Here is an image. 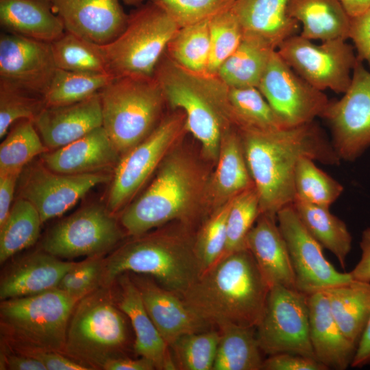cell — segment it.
<instances>
[{"instance_id": "obj_1", "label": "cell", "mask_w": 370, "mask_h": 370, "mask_svg": "<svg viewBox=\"0 0 370 370\" xmlns=\"http://www.w3.org/2000/svg\"><path fill=\"white\" fill-rule=\"evenodd\" d=\"M238 130L258 194L260 214L276 216L293 204L295 175L301 158L326 165H338L341 161L315 121L273 131Z\"/></svg>"}, {"instance_id": "obj_2", "label": "cell", "mask_w": 370, "mask_h": 370, "mask_svg": "<svg viewBox=\"0 0 370 370\" xmlns=\"http://www.w3.org/2000/svg\"><path fill=\"white\" fill-rule=\"evenodd\" d=\"M270 288L245 248L220 258L202 272L182 297L214 327L229 322L256 328Z\"/></svg>"}, {"instance_id": "obj_3", "label": "cell", "mask_w": 370, "mask_h": 370, "mask_svg": "<svg viewBox=\"0 0 370 370\" xmlns=\"http://www.w3.org/2000/svg\"><path fill=\"white\" fill-rule=\"evenodd\" d=\"M190 224L156 230L115 248L104 258L103 286L120 275L151 276L164 288L182 295L201 273Z\"/></svg>"}, {"instance_id": "obj_4", "label": "cell", "mask_w": 370, "mask_h": 370, "mask_svg": "<svg viewBox=\"0 0 370 370\" xmlns=\"http://www.w3.org/2000/svg\"><path fill=\"white\" fill-rule=\"evenodd\" d=\"M208 190L207 180L196 162L184 153L171 151L151 184L123 210L119 222L132 237L172 221L192 225Z\"/></svg>"}, {"instance_id": "obj_5", "label": "cell", "mask_w": 370, "mask_h": 370, "mask_svg": "<svg viewBox=\"0 0 370 370\" xmlns=\"http://www.w3.org/2000/svg\"><path fill=\"white\" fill-rule=\"evenodd\" d=\"M166 103L181 110L188 132L207 158L217 159L223 132L234 127L227 103L228 86L217 75L190 71L164 53L154 71Z\"/></svg>"}, {"instance_id": "obj_6", "label": "cell", "mask_w": 370, "mask_h": 370, "mask_svg": "<svg viewBox=\"0 0 370 370\" xmlns=\"http://www.w3.org/2000/svg\"><path fill=\"white\" fill-rule=\"evenodd\" d=\"M127 317L118 306L110 286H100L80 299L71 315L64 354L89 369H103L126 356Z\"/></svg>"}, {"instance_id": "obj_7", "label": "cell", "mask_w": 370, "mask_h": 370, "mask_svg": "<svg viewBox=\"0 0 370 370\" xmlns=\"http://www.w3.org/2000/svg\"><path fill=\"white\" fill-rule=\"evenodd\" d=\"M78 301L57 288L1 301V341L14 351L64 354L69 319Z\"/></svg>"}, {"instance_id": "obj_8", "label": "cell", "mask_w": 370, "mask_h": 370, "mask_svg": "<svg viewBox=\"0 0 370 370\" xmlns=\"http://www.w3.org/2000/svg\"><path fill=\"white\" fill-rule=\"evenodd\" d=\"M103 127L121 158L162 119L166 101L153 77H114L99 91Z\"/></svg>"}, {"instance_id": "obj_9", "label": "cell", "mask_w": 370, "mask_h": 370, "mask_svg": "<svg viewBox=\"0 0 370 370\" xmlns=\"http://www.w3.org/2000/svg\"><path fill=\"white\" fill-rule=\"evenodd\" d=\"M179 29L156 4L148 0L128 14L125 28L110 42L99 45L114 77H153L167 45Z\"/></svg>"}, {"instance_id": "obj_10", "label": "cell", "mask_w": 370, "mask_h": 370, "mask_svg": "<svg viewBox=\"0 0 370 370\" xmlns=\"http://www.w3.org/2000/svg\"><path fill=\"white\" fill-rule=\"evenodd\" d=\"M187 130L181 110L164 116L153 131L123 156L114 170L106 206L115 214L129 202Z\"/></svg>"}, {"instance_id": "obj_11", "label": "cell", "mask_w": 370, "mask_h": 370, "mask_svg": "<svg viewBox=\"0 0 370 370\" xmlns=\"http://www.w3.org/2000/svg\"><path fill=\"white\" fill-rule=\"evenodd\" d=\"M125 234L106 206L92 204L51 227L41 249L61 259L105 256L116 248Z\"/></svg>"}, {"instance_id": "obj_12", "label": "cell", "mask_w": 370, "mask_h": 370, "mask_svg": "<svg viewBox=\"0 0 370 370\" xmlns=\"http://www.w3.org/2000/svg\"><path fill=\"white\" fill-rule=\"evenodd\" d=\"M256 335L262 352L269 356L292 353L315 358L307 295L295 288L271 286Z\"/></svg>"}, {"instance_id": "obj_13", "label": "cell", "mask_w": 370, "mask_h": 370, "mask_svg": "<svg viewBox=\"0 0 370 370\" xmlns=\"http://www.w3.org/2000/svg\"><path fill=\"white\" fill-rule=\"evenodd\" d=\"M300 34L289 37L276 51L283 60L314 88L344 93L358 61L354 48L343 39L316 45Z\"/></svg>"}, {"instance_id": "obj_14", "label": "cell", "mask_w": 370, "mask_h": 370, "mask_svg": "<svg viewBox=\"0 0 370 370\" xmlns=\"http://www.w3.org/2000/svg\"><path fill=\"white\" fill-rule=\"evenodd\" d=\"M341 160L352 162L370 147V71L358 59L350 85L338 100L330 101L322 116Z\"/></svg>"}, {"instance_id": "obj_15", "label": "cell", "mask_w": 370, "mask_h": 370, "mask_svg": "<svg viewBox=\"0 0 370 370\" xmlns=\"http://www.w3.org/2000/svg\"><path fill=\"white\" fill-rule=\"evenodd\" d=\"M112 178L108 173H60L47 168L41 160L31 162L19 176L18 197L34 205L43 223L61 216L92 188Z\"/></svg>"}, {"instance_id": "obj_16", "label": "cell", "mask_w": 370, "mask_h": 370, "mask_svg": "<svg viewBox=\"0 0 370 370\" xmlns=\"http://www.w3.org/2000/svg\"><path fill=\"white\" fill-rule=\"evenodd\" d=\"M286 127L322 118L330 100L304 80L275 50L258 86Z\"/></svg>"}, {"instance_id": "obj_17", "label": "cell", "mask_w": 370, "mask_h": 370, "mask_svg": "<svg viewBox=\"0 0 370 370\" xmlns=\"http://www.w3.org/2000/svg\"><path fill=\"white\" fill-rule=\"evenodd\" d=\"M276 219L286 243L297 290L308 295L353 281L349 272L338 271L326 259L323 247L304 226L292 204L279 210Z\"/></svg>"}, {"instance_id": "obj_18", "label": "cell", "mask_w": 370, "mask_h": 370, "mask_svg": "<svg viewBox=\"0 0 370 370\" xmlns=\"http://www.w3.org/2000/svg\"><path fill=\"white\" fill-rule=\"evenodd\" d=\"M57 69L50 42L1 34L0 81L44 97Z\"/></svg>"}, {"instance_id": "obj_19", "label": "cell", "mask_w": 370, "mask_h": 370, "mask_svg": "<svg viewBox=\"0 0 370 370\" xmlns=\"http://www.w3.org/2000/svg\"><path fill=\"white\" fill-rule=\"evenodd\" d=\"M158 332L170 346L180 336L214 326L197 314L177 293L147 275L129 273Z\"/></svg>"}, {"instance_id": "obj_20", "label": "cell", "mask_w": 370, "mask_h": 370, "mask_svg": "<svg viewBox=\"0 0 370 370\" xmlns=\"http://www.w3.org/2000/svg\"><path fill=\"white\" fill-rule=\"evenodd\" d=\"M65 31L103 45L126 27L128 14L120 0H49Z\"/></svg>"}, {"instance_id": "obj_21", "label": "cell", "mask_w": 370, "mask_h": 370, "mask_svg": "<svg viewBox=\"0 0 370 370\" xmlns=\"http://www.w3.org/2000/svg\"><path fill=\"white\" fill-rule=\"evenodd\" d=\"M111 287L115 301L131 323L134 353L150 360L158 370H176L169 346L149 317L140 291L129 273L119 275Z\"/></svg>"}, {"instance_id": "obj_22", "label": "cell", "mask_w": 370, "mask_h": 370, "mask_svg": "<svg viewBox=\"0 0 370 370\" xmlns=\"http://www.w3.org/2000/svg\"><path fill=\"white\" fill-rule=\"evenodd\" d=\"M34 123L49 151L65 146L103 125L99 92L74 103L45 106Z\"/></svg>"}, {"instance_id": "obj_23", "label": "cell", "mask_w": 370, "mask_h": 370, "mask_svg": "<svg viewBox=\"0 0 370 370\" xmlns=\"http://www.w3.org/2000/svg\"><path fill=\"white\" fill-rule=\"evenodd\" d=\"M121 156L103 126L56 149L40 155L49 169L64 174L108 173L115 169Z\"/></svg>"}, {"instance_id": "obj_24", "label": "cell", "mask_w": 370, "mask_h": 370, "mask_svg": "<svg viewBox=\"0 0 370 370\" xmlns=\"http://www.w3.org/2000/svg\"><path fill=\"white\" fill-rule=\"evenodd\" d=\"M74 262L40 249L12 262L1 273V301L29 296L57 288Z\"/></svg>"}, {"instance_id": "obj_25", "label": "cell", "mask_w": 370, "mask_h": 370, "mask_svg": "<svg viewBox=\"0 0 370 370\" xmlns=\"http://www.w3.org/2000/svg\"><path fill=\"white\" fill-rule=\"evenodd\" d=\"M310 338L315 358L328 369L351 367L357 346L343 333L321 291L307 295Z\"/></svg>"}, {"instance_id": "obj_26", "label": "cell", "mask_w": 370, "mask_h": 370, "mask_svg": "<svg viewBox=\"0 0 370 370\" xmlns=\"http://www.w3.org/2000/svg\"><path fill=\"white\" fill-rule=\"evenodd\" d=\"M245 246L270 287L280 285L297 289L288 248L276 216L260 214L247 235Z\"/></svg>"}, {"instance_id": "obj_27", "label": "cell", "mask_w": 370, "mask_h": 370, "mask_svg": "<svg viewBox=\"0 0 370 370\" xmlns=\"http://www.w3.org/2000/svg\"><path fill=\"white\" fill-rule=\"evenodd\" d=\"M288 0H235L231 9L243 36L255 38L274 49L298 34L299 23L286 12Z\"/></svg>"}, {"instance_id": "obj_28", "label": "cell", "mask_w": 370, "mask_h": 370, "mask_svg": "<svg viewBox=\"0 0 370 370\" xmlns=\"http://www.w3.org/2000/svg\"><path fill=\"white\" fill-rule=\"evenodd\" d=\"M217 160L208 190L214 210L254 185L236 127H232L223 132Z\"/></svg>"}, {"instance_id": "obj_29", "label": "cell", "mask_w": 370, "mask_h": 370, "mask_svg": "<svg viewBox=\"0 0 370 370\" xmlns=\"http://www.w3.org/2000/svg\"><path fill=\"white\" fill-rule=\"evenodd\" d=\"M0 24L5 32L50 43L65 32L49 0H0Z\"/></svg>"}, {"instance_id": "obj_30", "label": "cell", "mask_w": 370, "mask_h": 370, "mask_svg": "<svg viewBox=\"0 0 370 370\" xmlns=\"http://www.w3.org/2000/svg\"><path fill=\"white\" fill-rule=\"evenodd\" d=\"M286 12L301 25L299 34L307 39L349 38L350 17L340 0H288Z\"/></svg>"}, {"instance_id": "obj_31", "label": "cell", "mask_w": 370, "mask_h": 370, "mask_svg": "<svg viewBox=\"0 0 370 370\" xmlns=\"http://www.w3.org/2000/svg\"><path fill=\"white\" fill-rule=\"evenodd\" d=\"M320 291L341 331L357 346L370 317V283L353 280Z\"/></svg>"}, {"instance_id": "obj_32", "label": "cell", "mask_w": 370, "mask_h": 370, "mask_svg": "<svg viewBox=\"0 0 370 370\" xmlns=\"http://www.w3.org/2000/svg\"><path fill=\"white\" fill-rule=\"evenodd\" d=\"M292 205L310 234L345 268L352 244V237L345 223L333 214L330 208L296 199Z\"/></svg>"}, {"instance_id": "obj_33", "label": "cell", "mask_w": 370, "mask_h": 370, "mask_svg": "<svg viewBox=\"0 0 370 370\" xmlns=\"http://www.w3.org/2000/svg\"><path fill=\"white\" fill-rule=\"evenodd\" d=\"M216 328L220 339L212 370H262L255 327L223 322Z\"/></svg>"}, {"instance_id": "obj_34", "label": "cell", "mask_w": 370, "mask_h": 370, "mask_svg": "<svg viewBox=\"0 0 370 370\" xmlns=\"http://www.w3.org/2000/svg\"><path fill=\"white\" fill-rule=\"evenodd\" d=\"M275 50L258 40L243 36L216 75L229 87L258 88Z\"/></svg>"}, {"instance_id": "obj_35", "label": "cell", "mask_w": 370, "mask_h": 370, "mask_svg": "<svg viewBox=\"0 0 370 370\" xmlns=\"http://www.w3.org/2000/svg\"><path fill=\"white\" fill-rule=\"evenodd\" d=\"M228 108L238 130L273 131L286 127L257 87H229Z\"/></svg>"}, {"instance_id": "obj_36", "label": "cell", "mask_w": 370, "mask_h": 370, "mask_svg": "<svg viewBox=\"0 0 370 370\" xmlns=\"http://www.w3.org/2000/svg\"><path fill=\"white\" fill-rule=\"evenodd\" d=\"M42 223L36 208L29 201L18 197L0 225V262L36 243Z\"/></svg>"}, {"instance_id": "obj_37", "label": "cell", "mask_w": 370, "mask_h": 370, "mask_svg": "<svg viewBox=\"0 0 370 370\" xmlns=\"http://www.w3.org/2000/svg\"><path fill=\"white\" fill-rule=\"evenodd\" d=\"M210 49L209 21H206L179 28L165 53L182 67L207 74Z\"/></svg>"}, {"instance_id": "obj_38", "label": "cell", "mask_w": 370, "mask_h": 370, "mask_svg": "<svg viewBox=\"0 0 370 370\" xmlns=\"http://www.w3.org/2000/svg\"><path fill=\"white\" fill-rule=\"evenodd\" d=\"M58 69L79 73H110L99 45L65 31L51 42Z\"/></svg>"}, {"instance_id": "obj_39", "label": "cell", "mask_w": 370, "mask_h": 370, "mask_svg": "<svg viewBox=\"0 0 370 370\" xmlns=\"http://www.w3.org/2000/svg\"><path fill=\"white\" fill-rule=\"evenodd\" d=\"M49 151L32 121L12 125L0 145V172L22 171L37 156Z\"/></svg>"}, {"instance_id": "obj_40", "label": "cell", "mask_w": 370, "mask_h": 370, "mask_svg": "<svg viewBox=\"0 0 370 370\" xmlns=\"http://www.w3.org/2000/svg\"><path fill=\"white\" fill-rule=\"evenodd\" d=\"M114 77L109 73H88L57 69L44 95L46 106H63L84 100L99 92Z\"/></svg>"}, {"instance_id": "obj_41", "label": "cell", "mask_w": 370, "mask_h": 370, "mask_svg": "<svg viewBox=\"0 0 370 370\" xmlns=\"http://www.w3.org/2000/svg\"><path fill=\"white\" fill-rule=\"evenodd\" d=\"M315 162L306 157L299 160L294 180L295 199L330 208L341 197L344 188Z\"/></svg>"}, {"instance_id": "obj_42", "label": "cell", "mask_w": 370, "mask_h": 370, "mask_svg": "<svg viewBox=\"0 0 370 370\" xmlns=\"http://www.w3.org/2000/svg\"><path fill=\"white\" fill-rule=\"evenodd\" d=\"M219 339L220 332L214 328L178 338L170 346L176 369L212 370Z\"/></svg>"}, {"instance_id": "obj_43", "label": "cell", "mask_w": 370, "mask_h": 370, "mask_svg": "<svg viewBox=\"0 0 370 370\" xmlns=\"http://www.w3.org/2000/svg\"><path fill=\"white\" fill-rule=\"evenodd\" d=\"M260 214V200L254 185L234 197L227 217L226 243L221 258L246 248L247 235Z\"/></svg>"}, {"instance_id": "obj_44", "label": "cell", "mask_w": 370, "mask_h": 370, "mask_svg": "<svg viewBox=\"0 0 370 370\" xmlns=\"http://www.w3.org/2000/svg\"><path fill=\"white\" fill-rule=\"evenodd\" d=\"M209 32L210 49L207 74L216 75L221 64L239 46L243 32L231 8L209 20Z\"/></svg>"}, {"instance_id": "obj_45", "label": "cell", "mask_w": 370, "mask_h": 370, "mask_svg": "<svg viewBox=\"0 0 370 370\" xmlns=\"http://www.w3.org/2000/svg\"><path fill=\"white\" fill-rule=\"evenodd\" d=\"M45 106L42 96L0 81V138L18 121L34 122Z\"/></svg>"}, {"instance_id": "obj_46", "label": "cell", "mask_w": 370, "mask_h": 370, "mask_svg": "<svg viewBox=\"0 0 370 370\" xmlns=\"http://www.w3.org/2000/svg\"><path fill=\"white\" fill-rule=\"evenodd\" d=\"M234 198L214 210L195 235V249L202 272L215 264L223 254L227 220Z\"/></svg>"}, {"instance_id": "obj_47", "label": "cell", "mask_w": 370, "mask_h": 370, "mask_svg": "<svg viewBox=\"0 0 370 370\" xmlns=\"http://www.w3.org/2000/svg\"><path fill=\"white\" fill-rule=\"evenodd\" d=\"M162 9L179 28L210 20L230 9L235 0H149Z\"/></svg>"}, {"instance_id": "obj_48", "label": "cell", "mask_w": 370, "mask_h": 370, "mask_svg": "<svg viewBox=\"0 0 370 370\" xmlns=\"http://www.w3.org/2000/svg\"><path fill=\"white\" fill-rule=\"evenodd\" d=\"M104 258V256H95L74 262L62 277L57 288L79 300L102 286Z\"/></svg>"}, {"instance_id": "obj_49", "label": "cell", "mask_w": 370, "mask_h": 370, "mask_svg": "<svg viewBox=\"0 0 370 370\" xmlns=\"http://www.w3.org/2000/svg\"><path fill=\"white\" fill-rule=\"evenodd\" d=\"M316 358L292 353L270 355L263 360L262 370H328Z\"/></svg>"}, {"instance_id": "obj_50", "label": "cell", "mask_w": 370, "mask_h": 370, "mask_svg": "<svg viewBox=\"0 0 370 370\" xmlns=\"http://www.w3.org/2000/svg\"><path fill=\"white\" fill-rule=\"evenodd\" d=\"M349 38L354 43L358 59L366 62L370 69V7L350 17Z\"/></svg>"}, {"instance_id": "obj_51", "label": "cell", "mask_w": 370, "mask_h": 370, "mask_svg": "<svg viewBox=\"0 0 370 370\" xmlns=\"http://www.w3.org/2000/svg\"><path fill=\"white\" fill-rule=\"evenodd\" d=\"M6 345V344H5ZM11 349V348H10ZM13 350V349H12ZM32 357L46 367L47 370H90L86 366L64 354L51 351H15Z\"/></svg>"}, {"instance_id": "obj_52", "label": "cell", "mask_w": 370, "mask_h": 370, "mask_svg": "<svg viewBox=\"0 0 370 370\" xmlns=\"http://www.w3.org/2000/svg\"><path fill=\"white\" fill-rule=\"evenodd\" d=\"M0 369L47 370L39 360L15 352L1 341Z\"/></svg>"}, {"instance_id": "obj_53", "label": "cell", "mask_w": 370, "mask_h": 370, "mask_svg": "<svg viewBox=\"0 0 370 370\" xmlns=\"http://www.w3.org/2000/svg\"><path fill=\"white\" fill-rule=\"evenodd\" d=\"M21 171L0 172V225L4 223L11 209Z\"/></svg>"}, {"instance_id": "obj_54", "label": "cell", "mask_w": 370, "mask_h": 370, "mask_svg": "<svg viewBox=\"0 0 370 370\" xmlns=\"http://www.w3.org/2000/svg\"><path fill=\"white\" fill-rule=\"evenodd\" d=\"M360 247V259L349 273L353 280L370 283V227L362 232Z\"/></svg>"}, {"instance_id": "obj_55", "label": "cell", "mask_w": 370, "mask_h": 370, "mask_svg": "<svg viewBox=\"0 0 370 370\" xmlns=\"http://www.w3.org/2000/svg\"><path fill=\"white\" fill-rule=\"evenodd\" d=\"M104 370H153V363L149 359L140 357L132 358L127 356L121 357L109 362Z\"/></svg>"}, {"instance_id": "obj_56", "label": "cell", "mask_w": 370, "mask_h": 370, "mask_svg": "<svg viewBox=\"0 0 370 370\" xmlns=\"http://www.w3.org/2000/svg\"><path fill=\"white\" fill-rule=\"evenodd\" d=\"M370 365V317L358 342L351 367L362 368Z\"/></svg>"}, {"instance_id": "obj_57", "label": "cell", "mask_w": 370, "mask_h": 370, "mask_svg": "<svg viewBox=\"0 0 370 370\" xmlns=\"http://www.w3.org/2000/svg\"><path fill=\"white\" fill-rule=\"evenodd\" d=\"M349 17L356 16L370 7V0H340Z\"/></svg>"}, {"instance_id": "obj_58", "label": "cell", "mask_w": 370, "mask_h": 370, "mask_svg": "<svg viewBox=\"0 0 370 370\" xmlns=\"http://www.w3.org/2000/svg\"><path fill=\"white\" fill-rule=\"evenodd\" d=\"M125 4L134 7L140 6L145 0H121Z\"/></svg>"}]
</instances>
